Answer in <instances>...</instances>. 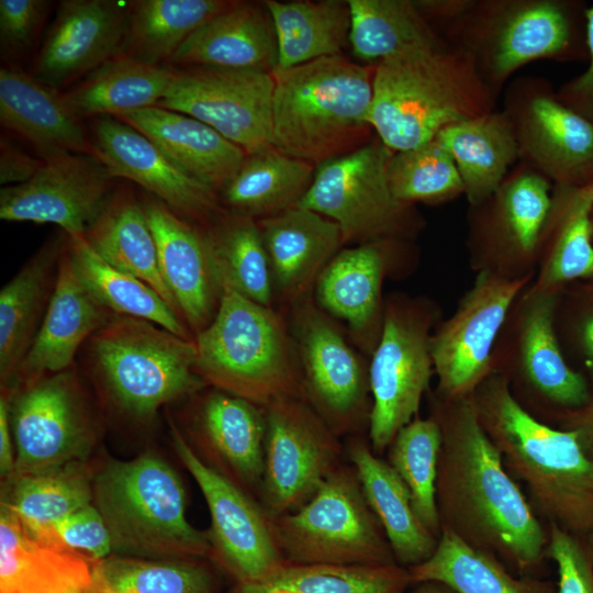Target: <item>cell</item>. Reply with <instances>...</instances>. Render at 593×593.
<instances>
[{"mask_svg":"<svg viewBox=\"0 0 593 593\" xmlns=\"http://www.w3.org/2000/svg\"><path fill=\"white\" fill-rule=\"evenodd\" d=\"M15 468V446L9 417L8 399L4 393L0 398V470L7 480Z\"/></svg>","mask_w":593,"mask_h":593,"instance_id":"680465c9","label":"cell"},{"mask_svg":"<svg viewBox=\"0 0 593 593\" xmlns=\"http://www.w3.org/2000/svg\"><path fill=\"white\" fill-rule=\"evenodd\" d=\"M473 399L485 433L511 475L526 484L535 511L584 539L593 529V459L577 435L530 415L500 374L490 373Z\"/></svg>","mask_w":593,"mask_h":593,"instance_id":"7a4b0ae2","label":"cell"},{"mask_svg":"<svg viewBox=\"0 0 593 593\" xmlns=\"http://www.w3.org/2000/svg\"><path fill=\"white\" fill-rule=\"evenodd\" d=\"M105 167L87 154L44 160L29 181L2 187L0 219L51 223L68 236L83 235L112 193Z\"/></svg>","mask_w":593,"mask_h":593,"instance_id":"ffe728a7","label":"cell"},{"mask_svg":"<svg viewBox=\"0 0 593 593\" xmlns=\"http://www.w3.org/2000/svg\"><path fill=\"white\" fill-rule=\"evenodd\" d=\"M194 343V368L206 385L262 409L303 398L291 333L272 307L224 288L215 316Z\"/></svg>","mask_w":593,"mask_h":593,"instance_id":"5b68a950","label":"cell"},{"mask_svg":"<svg viewBox=\"0 0 593 593\" xmlns=\"http://www.w3.org/2000/svg\"><path fill=\"white\" fill-rule=\"evenodd\" d=\"M169 426L174 449L209 507L210 558L234 579L237 593L261 584L288 562L273 518L251 494L206 463L171 419Z\"/></svg>","mask_w":593,"mask_h":593,"instance_id":"8fae6325","label":"cell"},{"mask_svg":"<svg viewBox=\"0 0 593 593\" xmlns=\"http://www.w3.org/2000/svg\"><path fill=\"white\" fill-rule=\"evenodd\" d=\"M407 568L394 564L287 562L261 584L239 593H406Z\"/></svg>","mask_w":593,"mask_h":593,"instance_id":"bcb514c9","label":"cell"},{"mask_svg":"<svg viewBox=\"0 0 593 593\" xmlns=\"http://www.w3.org/2000/svg\"><path fill=\"white\" fill-rule=\"evenodd\" d=\"M392 153L378 138L321 163L298 205L335 222L344 243L387 242L410 234L412 205L394 197L388 179Z\"/></svg>","mask_w":593,"mask_h":593,"instance_id":"30bf717a","label":"cell"},{"mask_svg":"<svg viewBox=\"0 0 593 593\" xmlns=\"http://www.w3.org/2000/svg\"><path fill=\"white\" fill-rule=\"evenodd\" d=\"M273 526L290 563H396L351 465L340 463L306 503L273 518Z\"/></svg>","mask_w":593,"mask_h":593,"instance_id":"9c48e42d","label":"cell"},{"mask_svg":"<svg viewBox=\"0 0 593 593\" xmlns=\"http://www.w3.org/2000/svg\"><path fill=\"white\" fill-rule=\"evenodd\" d=\"M171 60L192 67L272 74L278 64V44L267 8L232 2L199 26Z\"/></svg>","mask_w":593,"mask_h":593,"instance_id":"4316f807","label":"cell"},{"mask_svg":"<svg viewBox=\"0 0 593 593\" xmlns=\"http://www.w3.org/2000/svg\"><path fill=\"white\" fill-rule=\"evenodd\" d=\"M552 290L535 289L521 323V365L527 382L553 404L580 409L591 401L585 380L566 362L555 334Z\"/></svg>","mask_w":593,"mask_h":593,"instance_id":"d590c367","label":"cell"},{"mask_svg":"<svg viewBox=\"0 0 593 593\" xmlns=\"http://www.w3.org/2000/svg\"><path fill=\"white\" fill-rule=\"evenodd\" d=\"M475 0H419L414 1L423 16L454 23L465 15Z\"/></svg>","mask_w":593,"mask_h":593,"instance_id":"6f0895ef","label":"cell"},{"mask_svg":"<svg viewBox=\"0 0 593 593\" xmlns=\"http://www.w3.org/2000/svg\"><path fill=\"white\" fill-rule=\"evenodd\" d=\"M525 282L482 271L455 313L430 337L439 398L471 395L491 373L494 342Z\"/></svg>","mask_w":593,"mask_h":593,"instance_id":"e0dca14e","label":"cell"},{"mask_svg":"<svg viewBox=\"0 0 593 593\" xmlns=\"http://www.w3.org/2000/svg\"><path fill=\"white\" fill-rule=\"evenodd\" d=\"M257 223L273 290L294 303L306 298L321 271L344 244L340 228L329 219L299 205L259 219Z\"/></svg>","mask_w":593,"mask_h":593,"instance_id":"d4e9b609","label":"cell"},{"mask_svg":"<svg viewBox=\"0 0 593 593\" xmlns=\"http://www.w3.org/2000/svg\"><path fill=\"white\" fill-rule=\"evenodd\" d=\"M277 593H287V592H277Z\"/></svg>","mask_w":593,"mask_h":593,"instance_id":"e7e4bbea","label":"cell"},{"mask_svg":"<svg viewBox=\"0 0 593 593\" xmlns=\"http://www.w3.org/2000/svg\"><path fill=\"white\" fill-rule=\"evenodd\" d=\"M232 2L223 0H137L127 8L123 47L130 57L159 64L172 58L180 45L204 22Z\"/></svg>","mask_w":593,"mask_h":593,"instance_id":"7bdbcfd3","label":"cell"},{"mask_svg":"<svg viewBox=\"0 0 593 593\" xmlns=\"http://www.w3.org/2000/svg\"><path fill=\"white\" fill-rule=\"evenodd\" d=\"M67 249L80 280L113 315L145 320L194 339L184 321L150 286L105 261L83 235H67Z\"/></svg>","mask_w":593,"mask_h":593,"instance_id":"60d3db41","label":"cell"},{"mask_svg":"<svg viewBox=\"0 0 593 593\" xmlns=\"http://www.w3.org/2000/svg\"><path fill=\"white\" fill-rule=\"evenodd\" d=\"M116 119L143 133L187 174L216 193L247 156L214 128L181 112L156 105Z\"/></svg>","mask_w":593,"mask_h":593,"instance_id":"f1b7e54d","label":"cell"},{"mask_svg":"<svg viewBox=\"0 0 593 593\" xmlns=\"http://www.w3.org/2000/svg\"><path fill=\"white\" fill-rule=\"evenodd\" d=\"M272 76V146L281 153L321 164L368 126L370 67L337 55Z\"/></svg>","mask_w":593,"mask_h":593,"instance_id":"52a82bcc","label":"cell"},{"mask_svg":"<svg viewBox=\"0 0 593 593\" xmlns=\"http://www.w3.org/2000/svg\"><path fill=\"white\" fill-rule=\"evenodd\" d=\"M563 429L573 432L585 454L593 459V401L577 409L566 419Z\"/></svg>","mask_w":593,"mask_h":593,"instance_id":"91938a15","label":"cell"},{"mask_svg":"<svg viewBox=\"0 0 593 593\" xmlns=\"http://www.w3.org/2000/svg\"><path fill=\"white\" fill-rule=\"evenodd\" d=\"M429 322L414 304L390 303L368 368L371 410L369 440L385 451L406 424L418 416L434 372Z\"/></svg>","mask_w":593,"mask_h":593,"instance_id":"9a60e30c","label":"cell"},{"mask_svg":"<svg viewBox=\"0 0 593 593\" xmlns=\"http://www.w3.org/2000/svg\"><path fill=\"white\" fill-rule=\"evenodd\" d=\"M113 316L78 277L66 242L45 317L11 382L3 389L9 390L74 367L78 351Z\"/></svg>","mask_w":593,"mask_h":593,"instance_id":"603a6c76","label":"cell"},{"mask_svg":"<svg viewBox=\"0 0 593 593\" xmlns=\"http://www.w3.org/2000/svg\"><path fill=\"white\" fill-rule=\"evenodd\" d=\"M93 504L111 535L113 555L143 559L210 558L205 532L186 516V493L177 472L145 452L108 459L92 475Z\"/></svg>","mask_w":593,"mask_h":593,"instance_id":"277c9868","label":"cell"},{"mask_svg":"<svg viewBox=\"0 0 593 593\" xmlns=\"http://www.w3.org/2000/svg\"><path fill=\"white\" fill-rule=\"evenodd\" d=\"M495 101L469 54L446 42L374 65L367 123L389 149L401 152L495 110Z\"/></svg>","mask_w":593,"mask_h":593,"instance_id":"3957f363","label":"cell"},{"mask_svg":"<svg viewBox=\"0 0 593 593\" xmlns=\"http://www.w3.org/2000/svg\"><path fill=\"white\" fill-rule=\"evenodd\" d=\"M201 228L222 290L272 307V275L257 220L223 209Z\"/></svg>","mask_w":593,"mask_h":593,"instance_id":"ab89813d","label":"cell"},{"mask_svg":"<svg viewBox=\"0 0 593 593\" xmlns=\"http://www.w3.org/2000/svg\"><path fill=\"white\" fill-rule=\"evenodd\" d=\"M191 426L210 455V466L258 497L265 469V410L213 388L199 399Z\"/></svg>","mask_w":593,"mask_h":593,"instance_id":"cb8c5ba5","label":"cell"},{"mask_svg":"<svg viewBox=\"0 0 593 593\" xmlns=\"http://www.w3.org/2000/svg\"><path fill=\"white\" fill-rule=\"evenodd\" d=\"M175 70L120 55L103 63L63 98L78 118L113 116L156 107L167 94Z\"/></svg>","mask_w":593,"mask_h":593,"instance_id":"836d02e7","label":"cell"},{"mask_svg":"<svg viewBox=\"0 0 593 593\" xmlns=\"http://www.w3.org/2000/svg\"><path fill=\"white\" fill-rule=\"evenodd\" d=\"M406 593H456L448 586L437 582H421L413 584Z\"/></svg>","mask_w":593,"mask_h":593,"instance_id":"94428289","label":"cell"},{"mask_svg":"<svg viewBox=\"0 0 593 593\" xmlns=\"http://www.w3.org/2000/svg\"><path fill=\"white\" fill-rule=\"evenodd\" d=\"M265 410V469L258 500L270 517L306 503L342 463L343 445L303 398L278 400Z\"/></svg>","mask_w":593,"mask_h":593,"instance_id":"5bb4252c","label":"cell"},{"mask_svg":"<svg viewBox=\"0 0 593 593\" xmlns=\"http://www.w3.org/2000/svg\"><path fill=\"white\" fill-rule=\"evenodd\" d=\"M7 482L1 505L47 547H52L53 528L60 519L93 503L92 475L85 461L11 477Z\"/></svg>","mask_w":593,"mask_h":593,"instance_id":"e575fe53","label":"cell"},{"mask_svg":"<svg viewBox=\"0 0 593 593\" xmlns=\"http://www.w3.org/2000/svg\"><path fill=\"white\" fill-rule=\"evenodd\" d=\"M383 242L339 250L315 282L317 305L347 323L358 343L373 350L379 339L381 286L384 272Z\"/></svg>","mask_w":593,"mask_h":593,"instance_id":"83f0119b","label":"cell"},{"mask_svg":"<svg viewBox=\"0 0 593 593\" xmlns=\"http://www.w3.org/2000/svg\"><path fill=\"white\" fill-rule=\"evenodd\" d=\"M353 54L379 64L409 51L438 46L441 40L410 0H348Z\"/></svg>","mask_w":593,"mask_h":593,"instance_id":"b9f144b4","label":"cell"},{"mask_svg":"<svg viewBox=\"0 0 593 593\" xmlns=\"http://www.w3.org/2000/svg\"><path fill=\"white\" fill-rule=\"evenodd\" d=\"M346 455L396 563L409 569L427 560L439 537L418 518L409 490L394 469L360 437L349 440Z\"/></svg>","mask_w":593,"mask_h":593,"instance_id":"4dcf8cb0","label":"cell"},{"mask_svg":"<svg viewBox=\"0 0 593 593\" xmlns=\"http://www.w3.org/2000/svg\"><path fill=\"white\" fill-rule=\"evenodd\" d=\"M583 343L589 355L593 368V315L585 322L583 326Z\"/></svg>","mask_w":593,"mask_h":593,"instance_id":"6125c7cd","label":"cell"},{"mask_svg":"<svg viewBox=\"0 0 593 593\" xmlns=\"http://www.w3.org/2000/svg\"><path fill=\"white\" fill-rule=\"evenodd\" d=\"M272 74L191 67L175 70L157 107L208 124L250 155L272 146Z\"/></svg>","mask_w":593,"mask_h":593,"instance_id":"ac0fdd59","label":"cell"},{"mask_svg":"<svg viewBox=\"0 0 593 593\" xmlns=\"http://www.w3.org/2000/svg\"><path fill=\"white\" fill-rule=\"evenodd\" d=\"M443 441L436 500L441 528L497 557L519 577H540L548 529L485 433L473 394L435 400Z\"/></svg>","mask_w":593,"mask_h":593,"instance_id":"6da1fadb","label":"cell"},{"mask_svg":"<svg viewBox=\"0 0 593 593\" xmlns=\"http://www.w3.org/2000/svg\"><path fill=\"white\" fill-rule=\"evenodd\" d=\"M142 203L155 238L161 277L194 337L215 316L222 295L202 228L154 197Z\"/></svg>","mask_w":593,"mask_h":593,"instance_id":"7402d4cb","label":"cell"},{"mask_svg":"<svg viewBox=\"0 0 593 593\" xmlns=\"http://www.w3.org/2000/svg\"><path fill=\"white\" fill-rule=\"evenodd\" d=\"M584 544L586 547V550L590 555V558L593 562V529L589 533V535L584 538Z\"/></svg>","mask_w":593,"mask_h":593,"instance_id":"be15d7a7","label":"cell"},{"mask_svg":"<svg viewBox=\"0 0 593 593\" xmlns=\"http://www.w3.org/2000/svg\"><path fill=\"white\" fill-rule=\"evenodd\" d=\"M49 2L44 0H1L0 43L11 55H22L33 45Z\"/></svg>","mask_w":593,"mask_h":593,"instance_id":"db71d44e","label":"cell"},{"mask_svg":"<svg viewBox=\"0 0 593 593\" xmlns=\"http://www.w3.org/2000/svg\"><path fill=\"white\" fill-rule=\"evenodd\" d=\"M83 237L110 265L150 286L182 318L161 277L155 238L143 203L131 191H112Z\"/></svg>","mask_w":593,"mask_h":593,"instance_id":"d6a6232c","label":"cell"},{"mask_svg":"<svg viewBox=\"0 0 593 593\" xmlns=\"http://www.w3.org/2000/svg\"><path fill=\"white\" fill-rule=\"evenodd\" d=\"M550 221L552 246L535 289L556 286L593 273V183L577 188L556 187Z\"/></svg>","mask_w":593,"mask_h":593,"instance_id":"f6af8a7d","label":"cell"},{"mask_svg":"<svg viewBox=\"0 0 593 593\" xmlns=\"http://www.w3.org/2000/svg\"><path fill=\"white\" fill-rule=\"evenodd\" d=\"M580 4L563 0H483L449 24V44L469 54L496 97L508 78L544 58L581 57Z\"/></svg>","mask_w":593,"mask_h":593,"instance_id":"ba28073f","label":"cell"},{"mask_svg":"<svg viewBox=\"0 0 593 593\" xmlns=\"http://www.w3.org/2000/svg\"><path fill=\"white\" fill-rule=\"evenodd\" d=\"M547 558L557 566L556 593H593V562L583 538L549 525Z\"/></svg>","mask_w":593,"mask_h":593,"instance_id":"f5cc1de1","label":"cell"},{"mask_svg":"<svg viewBox=\"0 0 593 593\" xmlns=\"http://www.w3.org/2000/svg\"><path fill=\"white\" fill-rule=\"evenodd\" d=\"M488 201L496 239L523 256L536 251L553 206L551 182L521 163Z\"/></svg>","mask_w":593,"mask_h":593,"instance_id":"ee69618b","label":"cell"},{"mask_svg":"<svg viewBox=\"0 0 593 593\" xmlns=\"http://www.w3.org/2000/svg\"><path fill=\"white\" fill-rule=\"evenodd\" d=\"M503 110L512 121L521 163L556 187L593 183V122L562 103L547 82L515 80Z\"/></svg>","mask_w":593,"mask_h":593,"instance_id":"2e32d148","label":"cell"},{"mask_svg":"<svg viewBox=\"0 0 593 593\" xmlns=\"http://www.w3.org/2000/svg\"><path fill=\"white\" fill-rule=\"evenodd\" d=\"M291 336L303 399L338 436L369 423V374L331 316L307 296L294 303Z\"/></svg>","mask_w":593,"mask_h":593,"instance_id":"4fadbf2b","label":"cell"},{"mask_svg":"<svg viewBox=\"0 0 593 593\" xmlns=\"http://www.w3.org/2000/svg\"><path fill=\"white\" fill-rule=\"evenodd\" d=\"M584 20L589 65L583 72L566 82L556 94L567 107L593 122V4L585 8Z\"/></svg>","mask_w":593,"mask_h":593,"instance_id":"11a10c76","label":"cell"},{"mask_svg":"<svg viewBox=\"0 0 593 593\" xmlns=\"http://www.w3.org/2000/svg\"><path fill=\"white\" fill-rule=\"evenodd\" d=\"M0 122L43 160L67 154L92 156L91 139L63 94L18 67L0 69Z\"/></svg>","mask_w":593,"mask_h":593,"instance_id":"484cf974","label":"cell"},{"mask_svg":"<svg viewBox=\"0 0 593 593\" xmlns=\"http://www.w3.org/2000/svg\"><path fill=\"white\" fill-rule=\"evenodd\" d=\"M409 572L413 584L437 582L456 593L557 592L555 582L516 575L497 557L466 544L444 527L433 555Z\"/></svg>","mask_w":593,"mask_h":593,"instance_id":"74e56055","label":"cell"},{"mask_svg":"<svg viewBox=\"0 0 593 593\" xmlns=\"http://www.w3.org/2000/svg\"><path fill=\"white\" fill-rule=\"evenodd\" d=\"M96 593H214L215 579L195 559L110 556L92 564Z\"/></svg>","mask_w":593,"mask_h":593,"instance_id":"7dc6e473","label":"cell"},{"mask_svg":"<svg viewBox=\"0 0 593 593\" xmlns=\"http://www.w3.org/2000/svg\"><path fill=\"white\" fill-rule=\"evenodd\" d=\"M44 160L36 158L13 145L8 138L0 139V183L4 187L29 181L43 166Z\"/></svg>","mask_w":593,"mask_h":593,"instance_id":"9f6ffc18","label":"cell"},{"mask_svg":"<svg viewBox=\"0 0 593 593\" xmlns=\"http://www.w3.org/2000/svg\"><path fill=\"white\" fill-rule=\"evenodd\" d=\"M2 393L15 446L12 477L86 461L96 440V423L75 367Z\"/></svg>","mask_w":593,"mask_h":593,"instance_id":"7c38bea8","label":"cell"},{"mask_svg":"<svg viewBox=\"0 0 593 593\" xmlns=\"http://www.w3.org/2000/svg\"><path fill=\"white\" fill-rule=\"evenodd\" d=\"M90 139L92 156L112 178L139 184L190 223L203 227L223 210L213 189L187 174L152 139L123 121L99 118Z\"/></svg>","mask_w":593,"mask_h":593,"instance_id":"d6986e66","label":"cell"},{"mask_svg":"<svg viewBox=\"0 0 593 593\" xmlns=\"http://www.w3.org/2000/svg\"><path fill=\"white\" fill-rule=\"evenodd\" d=\"M67 234L51 238L0 291V378L7 388L51 303Z\"/></svg>","mask_w":593,"mask_h":593,"instance_id":"f546056e","label":"cell"},{"mask_svg":"<svg viewBox=\"0 0 593 593\" xmlns=\"http://www.w3.org/2000/svg\"><path fill=\"white\" fill-rule=\"evenodd\" d=\"M89 562L33 539L20 571L0 593H96Z\"/></svg>","mask_w":593,"mask_h":593,"instance_id":"f907efd6","label":"cell"},{"mask_svg":"<svg viewBox=\"0 0 593 593\" xmlns=\"http://www.w3.org/2000/svg\"><path fill=\"white\" fill-rule=\"evenodd\" d=\"M311 163L275 147L247 155L236 174L217 192L228 212L255 220L298 205L312 183Z\"/></svg>","mask_w":593,"mask_h":593,"instance_id":"8d00e7d4","label":"cell"},{"mask_svg":"<svg viewBox=\"0 0 593 593\" xmlns=\"http://www.w3.org/2000/svg\"><path fill=\"white\" fill-rule=\"evenodd\" d=\"M127 9L111 0H64L38 53L33 76L57 89L90 74L124 46Z\"/></svg>","mask_w":593,"mask_h":593,"instance_id":"44dd1931","label":"cell"},{"mask_svg":"<svg viewBox=\"0 0 593 593\" xmlns=\"http://www.w3.org/2000/svg\"><path fill=\"white\" fill-rule=\"evenodd\" d=\"M388 179L402 203H440L463 194L454 158L436 139L415 148L393 152Z\"/></svg>","mask_w":593,"mask_h":593,"instance_id":"681fc988","label":"cell"},{"mask_svg":"<svg viewBox=\"0 0 593 593\" xmlns=\"http://www.w3.org/2000/svg\"><path fill=\"white\" fill-rule=\"evenodd\" d=\"M264 4L270 14L278 44V64L273 72L340 55L349 44L347 1L268 0Z\"/></svg>","mask_w":593,"mask_h":593,"instance_id":"f35d334b","label":"cell"},{"mask_svg":"<svg viewBox=\"0 0 593 593\" xmlns=\"http://www.w3.org/2000/svg\"><path fill=\"white\" fill-rule=\"evenodd\" d=\"M441 441L438 421L433 415L417 416L396 433L387 449V461L409 490L415 513L436 537L441 533L436 500Z\"/></svg>","mask_w":593,"mask_h":593,"instance_id":"c3c4849f","label":"cell"},{"mask_svg":"<svg viewBox=\"0 0 593 593\" xmlns=\"http://www.w3.org/2000/svg\"><path fill=\"white\" fill-rule=\"evenodd\" d=\"M52 548L80 556L92 563L113 553L109 528L93 503L70 513L54 526Z\"/></svg>","mask_w":593,"mask_h":593,"instance_id":"816d5d0a","label":"cell"},{"mask_svg":"<svg viewBox=\"0 0 593 593\" xmlns=\"http://www.w3.org/2000/svg\"><path fill=\"white\" fill-rule=\"evenodd\" d=\"M85 359L108 403L136 422L206 385L194 368V339L145 320L113 316L85 344Z\"/></svg>","mask_w":593,"mask_h":593,"instance_id":"8992f818","label":"cell"},{"mask_svg":"<svg viewBox=\"0 0 593 593\" xmlns=\"http://www.w3.org/2000/svg\"><path fill=\"white\" fill-rule=\"evenodd\" d=\"M435 139L454 158L472 206L491 198L519 161L516 134L504 110L451 124Z\"/></svg>","mask_w":593,"mask_h":593,"instance_id":"1f68e13d","label":"cell"}]
</instances>
